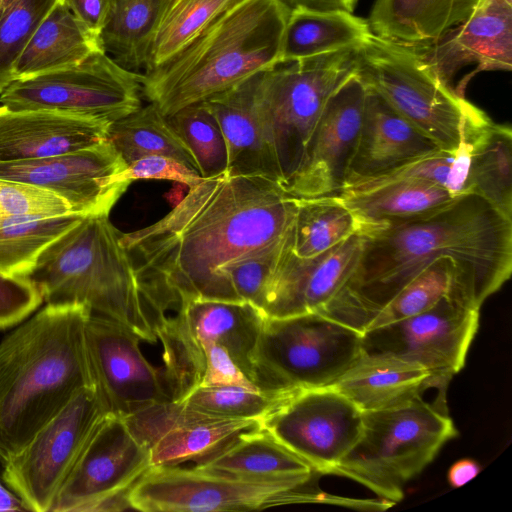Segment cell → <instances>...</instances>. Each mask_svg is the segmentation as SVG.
<instances>
[{"label":"cell","mask_w":512,"mask_h":512,"mask_svg":"<svg viewBox=\"0 0 512 512\" xmlns=\"http://www.w3.org/2000/svg\"><path fill=\"white\" fill-rule=\"evenodd\" d=\"M296 210L279 182L226 170L189 187L157 222L121 232L120 242L165 312L191 299L241 301L224 271L286 244Z\"/></svg>","instance_id":"6da1fadb"},{"label":"cell","mask_w":512,"mask_h":512,"mask_svg":"<svg viewBox=\"0 0 512 512\" xmlns=\"http://www.w3.org/2000/svg\"><path fill=\"white\" fill-rule=\"evenodd\" d=\"M441 258L454 263L447 296L480 310L510 278L512 218L467 193L432 214L365 235L352 273L317 313L362 334L376 312Z\"/></svg>","instance_id":"7a4b0ae2"},{"label":"cell","mask_w":512,"mask_h":512,"mask_svg":"<svg viewBox=\"0 0 512 512\" xmlns=\"http://www.w3.org/2000/svg\"><path fill=\"white\" fill-rule=\"evenodd\" d=\"M90 314L79 304H46L1 340V464L94 386L85 340Z\"/></svg>","instance_id":"3957f363"},{"label":"cell","mask_w":512,"mask_h":512,"mask_svg":"<svg viewBox=\"0 0 512 512\" xmlns=\"http://www.w3.org/2000/svg\"><path fill=\"white\" fill-rule=\"evenodd\" d=\"M120 236L109 215L84 216L44 249L27 277L46 304L83 305L154 343L166 312L139 278Z\"/></svg>","instance_id":"277c9868"},{"label":"cell","mask_w":512,"mask_h":512,"mask_svg":"<svg viewBox=\"0 0 512 512\" xmlns=\"http://www.w3.org/2000/svg\"><path fill=\"white\" fill-rule=\"evenodd\" d=\"M290 10L284 0L243 1L143 74V96L170 116L272 67L281 59Z\"/></svg>","instance_id":"5b68a950"},{"label":"cell","mask_w":512,"mask_h":512,"mask_svg":"<svg viewBox=\"0 0 512 512\" xmlns=\"http://www.w3.org/2000/svg\"><path fill=\"white\" fill-rule=\"evenodd\" d=\"M356 72L441 150L455 152L492 121L407 45L372 33L358 49Z\"/></svg>","instance_id":"8992f818"},{"label":"cell","mask_w":512,"mask_h":512,"mask_svg":"<svg viewBox=\"0 0 512 512\" xmlns=\"http://www.w3.org/2000/svg\"><path fill=\"white\" fill-rule=\"evenodd\" d=\"M458 431L445 402L418 397L397 407L362 412L361 432L330 474L352 479L391 505Z\"/></svg>","instance_id":"52a82bcc"},{"label":"cell","mask_w":512,"mask_h":512,"mask_svg":"<svg viewBox=\"0 0 512 512\" xmlns=\"http://www.w3.org/2000/svg\"><path fill=\"white\" fill-rule=\"evenodd\" d=\"M360 46L278 62L258 74L256 103L285 188L301 166L328 99L356 71Z\"/></svg>","instance_id":"ba28073f"},{"label":"cell","mask_w":512,"mask_h":512,"mask_svg":"<svg viewBox=\"0 0 512 512\" xmlns=\"http://www.w3.org/2000/svg\"><path fill=\"white\" fill-rule=\"evenodd\" d=\"M361 340L360 332L317 312L264 318L254 384L264 390L329 387L361 355Z\"/></svg>","instance_id":"9c48e42d"},{"label":"cell","mask_w":512,"mask_h":512,"mask_svg":"<svg viewBox=\"0 0 512 512\" xmlns=\"http://www.w3.org/2000/svg\"><path fill=\"white\" fill-rule=\"evenodd\" d=\"M310 477L260 478L202 470L151 466L128 494L130 509L144 512L250 511L314 502Z\"/></svg>","instance_id":"30bf717a"},{"label":"cell","mask_w":512,"mask_h":512,"mask_svg":"<svg viewBox=\"0 0 512 512\" xmlns=\"http://www.w3.org/2000/svg\"><path fill=\"white\" fill-rule=\"evenodd\" d=\"M142 81L143 74L100 50L77 65L14 80L0 103L12 111H56L111 124L142 106Z\"/></svg>","instance_id":"8fae6325"},{"label":"cell","mask_w":512,"mask_h":512,"mask_svg":"<svg viewBox=\"0 0 512 512\" xmlns=\"http://www.w3.org/2000/svg\"><path fill=\"white\" fill-rule=\"evenodd\" d=\"M106 413L96 388L85 387L1 464V479L24 510L50 512L63 482Z\"/></svg>","instance_id":"7c38bea8"},{"label":"cell","mask_w":512,"mask_h":512,"mask_svg":"<svg viewBox=\"0 0 512 512\" xmlns=\"http://www.w3.org/2000/svg\"><path fill=\"white\" fill-rule=\"evenodd\" d=\"M150 451L124 417L106 413L63 482L50 512L130 509L128 494L151 467Z\"/></svg>","instance_id":"4fadbf2b"},{"label":"cell","mask_w":512,"mask_h":512,"mask_svg":"<svg viewBox=\"0 0 512 512\" xmlns=\"http://www.w3.org/2000/svg\"><path fill=\"white\" fill-rule=\"evenodd\" d=\"M479 327V310L447 295L414 316L362 333V353L419 364L450 380L465 365Z\"/></svg>","instance_id":"5bb4252c"},{"label":"cell","mask_w":512,"mask_h":512,"mask_svg":"<svg viewBox=\"0 0 512 512\" xmlns=\"http://www.w3.org/2000/svg\"><path fill=\"white\" fill-rule=\"evenodd\" d=\"M261 425L314 471L330 474L358 439L362 411L331 387L299 389Z\"/></svg>","instance_id":"9a60e30c"},{"label":"cell","mask_w":512,"mask_h":512,"mask_svg":"<svg viewBox=\"0 0 512 512\" xmlns=\"http://www.w3.org/2000/svg\"><path fill=\"white\" fill-rule=\"evenodd\" d=\"M127 164L106 139L92 146L44 158L0 163V178L50 191L71 212L109 215L131 184Z\"/></svg>","instance_id":"2e32d148"},{"label":"cell","mask_w":512,"mask_h":512,"mask_svg":"<svg viewBox=\"0 0 512 512\" xmlns=\"http://www.w3.org/2000/svg\"><path fill=\"white\" fill-rule=\"evenodd\" d=\"M85 340L94 387L107 413L129 416L170 401L161 368L144 357L140 338L119 322L91 313Z\"/></svg>","instance_id":"e0dca14e"},{"label":"cell","mask_w":512,"mask_h":512,"mask_svg":"<svg viewBox=\"0 0 512 512\" xmlns=\"http://www.w3.org/2000/svg\"><path fill=\"white\" fill-rule=\"evenodd\" d=\"M124 419L149 449L152 466H176L187 461L198 465L242 434L261 427L259 420L214 416L179 401L154 403Z\"/></svg>","instance_id":"ac0fdd59"},{"label":"cell","mask_w":512,"mask_h":512,"mask_svg":"<svg viewBox=\"0 0 512 512\" xmlns=\"http://www.w3.org/2000/svg\"><path fill=\"white\" fill-rule=\"evenodd\" d=\"M367 86L353 72L328 99L286 190L295 198L336 195L345 185L359 137Z\"/></svg>","instance_id":"d6986e66"},{"label":"cell","mask_w":512,"mask_h":512,"mask_svg":"<svg viewBox=\"0 0 512 512\" xmlns=\"http://www.w3.org/2000/svg\"><path fill=\"white\" fill-rule=\"evenodd\" d=\"M263 320L261 311L246 301L191 299L179 305L175 316L163 320L156 336L203 372V346L220 344L254 383L253 354Z\"/></svg>","instance_id":"ffe728a7"},{"label":"cell","mask_w":512,"mask_h":512,"mask_svg":"<svg viewBox=\"0 0 512 512\" xmlns=\"http://www.w3.org/2000/svg\"><path fill=\"white\" fill-rule=\"evenodd\" d=\"M363 236L353 234L323 253L302 258L291 239L268 277L259 310L264 318H284L324 307L352 273L361 253Z\"/></svg>","instance_id":"44dd1931"},{"label":"cell","mask_w":512,"mask_h":512,"mask_svg":"<svg viewBox=\"0 0 512 512\" xmlns=\"http://www.w3.org/2000/svg\"><path fill=\"white\" fill-rule=\"evenodd\" d=\"M407 46L454 90V79L464 68L473 66L472 76L482 71H510L512 2L479 0L463 22L437 39Z\"/></svg>","instance_id":"7402d4cb"},{"label":"cell","mask_w":512,"mask_h":512,"mask_svg":"<svg viewBox=\"0 0 512 512\" xmlns=\"http://www.w3.org/2000/svg\"><path fill=\"white\" fill-rule=\"evenodd\" d=\"M109 123L48 110L0 106V163L49 157L107 139Z\"/></svg>","instance_id":"603a6c76"},{"label":"cell","mask_w":512,"mask_h":512,"mask_svg":"<svg viewBox=\"0 0 512 512\" xmlns=\"http://www.w3.org/2000/svg\"><path fill=\"white\" fill-rule=\"evenodd\" d=\"M439 150L367 86L357 146L345 187L377 178L407 162Z\"/></svg>","instance_id":"cb8c5ba5"},{"label":"cell","mask_w":512,"mask_h":512,"mask_svg":"<svg viewBox=\"0 0 512 512\" xmlns=\"http://www.w3.org/2000/svg\"><path fill=\"white\" fill-rule=\"evenodd\" d=\"M337 195L363 236L432 214L458 197L442 186L414 178L349 186Z\"/></svg>","instance_id":"d4e9b609"},{"label":"cell","mask_w":512,"mask_h":512,"mask_svg":"<svg viewBox=\"0 0 512 512\" xmlns=\"http://www.w3.org/2000/svg\"><path fill=\"white\" fill-rule=\"evenodd\" d=\"M448 382L419 364L361 353L329 387L363 412L404 405L421 397L429 388H446Z\"/></svg>","instance_id":"484cf974"},{"label":"cell","mask_w":512,"mask_h":512,"mask_svg":"<svg viewBox=\"0 0 512 512\" xmlns=\"http://www.w3.org/2000/svg\"><path fill=\"white\" fill-rule=\"evenodd\" d=\"M259 73L205 102L216 117L226 142L227 170L234 174L263 175L284 186L266 142L256 103Z\"/></svg>","instance_id":"4316f807"},{"label":"cell","mask_w":512,"mask_h":512,"mask_svg":"<svg viewBox=\"0 0 512 512\" xmlns=\"http://www.w3.org/2000/svg\"><path fill=\"white\" fill-rule=\"evenodd\" d=\"M100 50L99 36L58 1L16 61L14 80L77 65Z\"/></svg>","instance_id":"83f0119b"},{"label":"cell","mask_w":512,"mask_h":512,"mask_svg":"<svg viewBox=\"0 0 512 512\" xmlns=\"http://www.w3.org/2000/svg\"><path fill=\"white\" fill-rule=\"evenodd\" d=\"M479 0H375L373 34L403 45L431 42L463 22Z\"/></svg>","instance_id":"f1b7e54d"},{"label":"cell","mask_w":512,"mask_h":512,"mask_svg":"<svg viewBox=\"0 0 512 512\" xmlns=\"http://www.w3.org/2000/svg\"><path fill=\"white\" fill-rule=\"evenodd\" d=\"M371 34L367 20L352 12L291 7L284 29L280 62L358 47Z\"/></svg>","instance_id":"f546056e"},{"label":"cell","mask_w":512,"mask_h":512,"mask_svg":"<svg viewBox=\"0 0 512 512\" xmlns=\"http://www.w3.org/2000/svg\"><path fill=\"white\" fill-rule=\"evenodd\" d=\"M169 0H116L100 32L103 51L124 69L144 74Z\"/></svg>","instance_id":"4dcf8cb0"},{"label":"cell","mask_w":512,"mask_h":512,"mask_svg":"<svg viewBox=\"0 0 512 512\" xmlns=\"http://www.w3.org/2000/svg\"><path fill=\"white\" fill-rule=\"evenodd\" d=\"M195 467L260 478L310 477L317 473L262 425L242 434L230 446Z\"/></svg>","instance_id":"1f68e13d"},{"label":"cell","mask_w":512,"mask_h":512,"mask_svg":"<svg viewBox=\"0 0 512 512\" xmlns=\"http://www.w3.org/2000/svg\"><path fill=\"white\" fill-rule=\"evenodd\" d=\"M107 140L127 165L143 157L161 155L174 158L198 172L190 149L168 117L151 102L112 122L108 127Z\"/></svg>","instance_id":"d6a6232c"},{"label":"cell","mask_w":512,"mask_h":512,"mask_svg":"<svg viewBox=\"0 0 512 512\" xmlns=\"http://www.w3.org/2000/svg\"><path fill=\"white\" fill-rule=\"evenodd\" d=\"M469 193L512 218V131L490 122L471 142Z\"/></svg>","instance_id":"836d02e7"},{"label":"cell","mask_w":512,"mask_h":512,"mask_svg":"<svg viewBox=\"0 0 512 512\" xmlns=\"http://www.w3.org/2000/svg\"><path fill=\"white\" fill-rule=\"evenodd\" d=\"M84 215H19L0 218V272L27 276L38 257Z\"/></svg>","instance_id":"e575fe53"},{"label":"cell","mask_w":512,"mask_h":512,"mask_svg":"<svg viewBox=\"0 0 512 512\" xmlns=\"http://www.w3.org/2000/svg\"><path fill=\"white\" fill-rule=\"evenodd\" d=\"M296 200L291 249L297 256L314 257L358 234L352 213L337 194Z\"/></svg>","instance_id":"d590c367"},{"label":"cell","mask_w":512,"mask_h":512,"mask_svg":"<svg viewBox=\"0 0 512 512\" xmlns=\"http://www.w3.org/2000/svg\"><path fill=\"white\" fill-rule=\"evenodd\" d=\"M243 1L169 0L153 42L148 71L174 57L214 21Z\"/></svg>","instance_id":"8d00e7d4"},{"label":"cell","mask_w":512,"mask_h":512,"mask_svg":"<svg viewBox=\"0 0 512 512\" xmlns=\"http://www.w3.org/2000/svg\"><path fill=\"white\" fill-rule=\"evenodd\" d=\"M297 390H264L235 385L198 386L179 402L214 416L262 422Z\"/></svg>","instance_id":"74e56055"},{"label":"cell","mask_w":512,"mask_h":512,"mask_svg":"<svg viewBox=\"0 0 512 512\" xmlns=\"http://www.w3.org/2000/svg\"><path fill=\"white\" fill-rule=\"evenodd\" d=\"M167 117L193 154L202 178L213 177L227 170L226 142L216 117L205 101L186 106Z\"/></svg>","instance_id":"f35d334b"},{"label":"cell","mask_w":512,"mask_h":512,"mask_svg":"<svg viewBox=\"0 0 512 512\" xmlns=\"http://www.w3.org/2000/svg\"><path fill=\"white\" fill-rule=\"evenodd\" d=\"M453 272L451 259L441 258L433 262L374 314L364 332L414 316L434 306L447 295Z\"/></svg>","instance_id":"ab89813d"},{"label":"cell","mask_w":512,"mask_h":512,"mask_svg":"<svg viewBox=\"0 0 512 512\" xmlns=\"http://www.w3.org/2000/svg\"><path fill=\"white\" fill-rule=\"evenodd\" d=\"M58 0H18L0 18V93L14 81L16 61Z\"/></svg>","instance_id":"60d3db41"},{"label":"cell","mask_w":512,"mask_h":512,"mask_svg":"<svg viewBox=\"0 0 512 512\" xmlns=\"http://www.w3.org/2000/svg\"><path fill=\"white\" fill-rule=\"evenodd\" d=\"M71 212L66 201L33 185L0 178V218L57 216Z\"/></svg>","instance_id":"b9f144b4"},{"label":"cell","mask_w":512,"mask_h":512,"mask_svg":"<svg viewBox=\"0 0 512 512\" xmlns=\"http://www.w3.org/2000/svg\"><path fill=\"white\" fill-rule=\"evenodd\" d=\"M290 239L276 250L239 261L224 271L225 280L239 300L259 309L265 283Z\"/></svg>","instance_id":"7bdbcfd3"},{"label":"cell","mask_w":512,"mask_h":512,"mask_svg":"<svg viewBox=\"0 0 512 512\" xmlns=\"http://www.w3.org/2000/svg\"><path fill=\"white\" fill-rule=\"evenodd\" d=\"M43 302L40 289L29 277L0 272V330L17 326Z\"/></svg>","instance_id":"ee69618b"},{"label":"cell","mask_w":512,"mask_h":512,"mask_svg":"<svg viewBox=\"0 0 512 512\" xmlns=\"http://www.w3.org/2000/svg\"><path fill=\"white\" fill-rule=\"evenodd\" d=\"M125 178L130 183L135 180H169L189 187L202 179L196 170L174 158L161 155L143 157L130 163L125 170Z\"/></svg>","instance_id":"f6af8a7d"},{"label":"cell","mask_w":512,"mask_h":512,"mask_svg":"<svg viewBox=\"0 0 512 512\" xmlns=\"http://www.w3.org/2000/svg\"><path fill=\"white\" fill-rule=\"evenodd\" d=\"M205 370L199 386H243L258 388L234 362L228 350L217 343L203 346Z\"/></svg>","instance_id":"bcb514c9"},{"label":"cell","mask_w":512,"mask_h":512,"mask_svg":"<svg viewBox=\"0 0 512 512\" xmlns=\"http://www.w3.org/2000/svg\"><path fill=\"white\" fill-rule=\"evenodd\" d=\"M91 32L100 35L116 0H58Z\"/></svg>","instance_id":"7dc6e473"},{"label":"cell","mask_w":512,"mask_h":512,"mask_svg":"<svg viewBox=\"0 0 512 512\" xmlns=\"http://www.w3.org/2000/svg\"><path fill=\"white\" fill-rule=\"evenodd\" d=\"M481 471L480 464L471 458L454 462L448 470L447 480L452 488H459L475 478Z\"/></svg>","instance_id":"c3c4849f"},{"label":"cell","mask_w":512,"mask_h":512,"mask_svg":"<svg viewBox=\"0 0 512 512\" xmlns=\"http://www.w3.org/2000/svg\"><path fill=\"white\" fill-rule=\"evenodd\" d=\"M290 7L303 6L320 10L353 12L357 0H284Z\"/></svg>","instance_id":"681fc988"},{"label":"cell","mask_w":512,"mask_h":512,"mask_svg":"<svg viewBox=\"0 0 512 512\" xmlns=\"http://www.w3.org/2000/svg\"><path fill=\"white\" fill-rule=\"evenodd\" d=\"M24 510L17 497L5 486L0 475V511Z\"/></svg>","instance_id":"f907efd6"},{"label":"cell","mask_w":512,"mask_h":512,"mask_svg":"<svg viewBox=\"0 0 512 512\" xmlns=\"http://www.w3.org/2000/svg\"><path fill=\"white\" fill-rule=\"evenodd\" d=\"M18 0H0V18L7 12Z\"/></svg>","instance_id":"816d5d0a"},{"label":"cell","mask_w":512,"mask_h":512,"mask_svg":"<svg viewBox=\"0 0 512 512\" xmlns=\"http://www.w3.org/2000/svg\"><path fill=\"white\" fill-rule=\"evenodd\" d=\"M509 2H512V0H508Z\"/></svg>","instance_id":"f5cc1de1"}]
</instances>
